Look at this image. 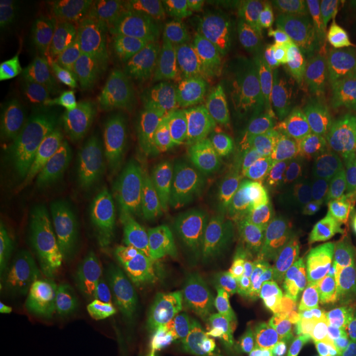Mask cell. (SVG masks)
I'll use <instances>...</instances> for the list:
<instances>
[{
  "label": "cell",
  "instance_id": "20",
  "mask_svg": "<svg viewBox=\"0 0 356 356\" xmlns=\"http://www.w3.org/2000/svg\"><path fill=\"white\" fill-rule=\"evenodd\" d=\"M144 302L139 289L128 281L124 289L83 341L73 356H120L139 329Z\"/></svg>",
  "mask_w": 356,
  "mask_h": 356
},
{
  "label": "cell",
  "instance_id": "30",
  "mask_svg": "<svg viewBox=\"0 0 356 356\" xmlns=\"http://www.w3.org/2000/svg\"><path fill=\"white\" fill-rule=\"evenodd\" d=\"M289 343L270 321H260L251 331L238 356H288Z\"/></svg>",
  "mask_w": 356,
  "mask_h": 356
},
{
  "label": "cell",
  "instance_id": "13",
  "mask_svg": "<svg viewBox=\"0 0 356 356\" xmlns=\"http://www.w3.org/2000/svg\"><path fill=\"white\" fill-rule=\"evenodd\" d=\"M47 157L91 173L104 188H113L118 172L94 116L70 115L64 124L45 141Z\"/></svg>",
  "mask_w": 356,
  "mask_h": 356
},
{
  "label": "cell",
  "instance_id": "7",
  "mask_svg": "<svg viewBox=\"0 0 356 356\" xmlns=\"http://www.w3.org/2000/svg\"><path fill=\"white\" fill-rule=\"evenodd\" d=\"M209 312L200 277L182 272L157 305V356H202L210 338Z\"/></svg>",
  "mask_w": 356,
  "mask_h": 356
},
{
  "label": "cell",
  "instance_id": "12",
  "mask_svg": "<svg viewBox=\"0 0 356 356\" xmlns=\"http://www.w3.org/2000/svg\"><path fill=\"white\" fill-rule=\"evenodd\" d=\"M184 0H114L101 4L108 38L156 49L177 26Z\"/></svg>",
  "mask_w": 356,
  "mask_h": 356
},
{
  "label": "cell",
  "instance_id": "31",
  "mask_svg": "<svg viewBox=\"0 0 356 356\" xmlns=\"http://www.w3.org/2000/svg\"><path fill=\"white\" fill-rule=\"evenodd\" d=\"M326 76L348 92L356 91V38H347L331 48L326 61Z\"/></svg>",
  "mask_w": 356,
  "mask_h": 356
},
{
  "label": "cell",
  "instance_id": "9",
  "mask_svg": "<svg viewBox=\"0 0 356 356\" xmlns=\"http://www.w3.org/2000/svg\"><path fill=\"white\" fill-rule=\"evenodd\" d=\"M289 216L306 218L332 229L356 218L353 172L337 163L316 166L284 189Z\"/></svg>",
  "mask_w": 356,
  "mask_h": 356
},
{
  "label": "cell",
  "instance_id": "17",
  "mask_svg": "<svg viewBox=\"0 0 356 356\" xmlns=\"http://www.w3.org/2000/svg\"><path fill=\"white\" fill-rule=\"evenodd\" d=\"M209 138L191 116L164 108L149 128L145 144L152 152L163 177H185Z\"/></svg>",
  "mask_w": 356,
  "mask_h": 356
},
{
  "label": "cell",
  "instance_id": "16",
  "mask_svg": "<svg viewBox=\"0 0 356 356\" xmlns=\"http://www.w3.org/2000/svg\"><path fill=\"white\" fill-rule=\"evenodd\" d=\"M252 4L239 0L186 1L175 33L218 54L254 24Z\"/></svg>",
  "mask_w": 356,
  "mask_h": 356
},
{
  "label": "cell",
  "instance_id": "33",
  "mask_svg": "<svg viewBox=\"0 0 356 356\" xmlns=\"http://www.w3.org/2000/svg\"><path fill=\"white\" fill-rule=\"evenodd\" d=\"M334 238L346 285L356 292V218L334 229Z\"/></svg>",
  "mask_w": 356,
  "mask_h": 356
},
{
  "label": "cell",
  "instance_id": "22",
  "mask_svg": "<svg viewBox=\"0 0 356 356\" xmlns=\"http://www.w3.org/2000/svg\"><path fill=\"white\" fill-rule=\"evenodd\" d=\"M251 4L254 22L297 32L312 42L331 36L332 26L325 1L260 0Z\"/></svg>",
  "mask_w": 356,
  "mask_h": 356
},
{
  "label": "cell",
  "instance_id": "1",
  "mask_svg": "<svg viewBox=\"0 0 356 356\" xmlns=\"http://www.w3.org/2000/svg\"><path fill=\"white\" fill-rule=\"evenodd\" d=\"M115 247L114 226L98 219H81L54 238L17 297L28 335L41 355H51L78 293L114 256Z\"/></svg>",
  "mask_w": 356,
  "mask_h": 356
},
{
  "label": "cell",
  "instance_id": "23",
  "mask_svg": "<svg viewBox=\"0 0 356 356\" xmlns=\"http://www.w3.org/2000/svg\"><path fill=\"white\" fill-rule=\"evenodd\" d=\"M44 184L49 197L66 209H89L99 198L102 185L91 173L47 157Z\"/></svg>",
  "mask_w": 356,
  "mask_h": 356
},
{
  "label": "cell",
  "instance_id": "28",
  "mask_svg": "<svg viewBox=\"0 0 356 356\" xmlns=\"http://www.w3.org/2000/svg\"><path fill=\"white\" fill-rule=\"evenodd\" d=\"M38 122V108L0 128V161H13L45 145Z\"/></svg>",
  "mask_w": 356,
  "mask_h": 356
},
{
  "label": "cell",
  "instance_id": "3",
  "mask_svg": "<svg viewBox=\"0 0 356 356\" xmlns=\"http://www.w3.org/2000/svg\"><path fill=\"white\" fill-rule=\"evenodd\" d=\"M153 51L154 76L164 106L191 116L211 140L218 120L214 51L175 32Z\"/></svg>",
  "mask_w": 356,
  "mask_h": 356
},
{
  "label": "cell",
  "instance_id": "8",
  "mask_svg": "<svg viewBox=\"0 0 356 356\" xmlns=\"http://www.w3.org/2000/svg\"><path fill=\"white\" fill-rule=\"evenodd\" d=\"M322 92L317 82L298 85L254 123L247 144L257 156L280 164L306 154Z\"/></svg>",
  "mask_w": 356,
  "mask_h": 356
},
{
  "label": "cell",
  "instance_id": "34",
  "mask_svg": "<svg viewBox=\"0 0 356 356\" xmlns=\"http://www.w3.org/2000/svg\"><path fill=\"white\" fill-rule=\"evenodd\" d=\"M325 4L331 26L350 38H356V0H329Z\"/></svg>",
  "mask_w": 356,
  "mask_h": 356
},
{
  "label": "cell",
  "instance_id": "11",
  "mask_svg": "<svg viewBox=\"0 0 356 356\" xmlns=\"http://www.w3.org/2000/svg\"><path fill=\"white\" fill-rule=\"evenodd\" d=\"M49 216L38 200L26 197L10 209L1 235V270L8 279L29 280L51 248Z\"/></svg>",
  "mask_w": 356,
  "mask_h": 356
},
{
  "label": "cell",
  "instance_id": "18",
  "mask_svg": "<svg viewBox=\"0 0 356 356\" xmlns=\"http://www.w3.org/2000/svg\"><path fill=\"white\" fill-rule=\"evenodd\" d=\"M110 58L107 35L81 33L72 38L64 54L67 88L86 114L102 115L101 94Z\"/></svg>",
  "mask_w": 356,
  "mask_h": 356
},
{
  "label": "cell",
  "instance_id": "10",
  "mask_svg": "<svg viewBox=\"0 0 356 356\" xmlns=\"http://www.w3.org/2000/svg\"><path fill=\"white\" fill-rule=\"evenodd\" d=\"M332 227L317 220L289 216L275 247L276 281L282 301L293 312L309 310L307 272L321 243Z\"/></svg>",
  "mask_w": 356,
  "mask_h": 356
},
{
  "label": "cell",
  "instance_id": "37",
  "mask_svg": "<svg viewBox=\"0 0 356 356\" xmlns=\"http://www.w3.org/2000/svg\"><path fill=\"white\" fill-rule=\"evenodd\" d=\"M288 356H302V354L293 344H289V347H288Z\"/></svg>",
  "mask_w": 356,
  "mask_h": 356
},
{
  "label": "cell",
  "instance_id": "25",
  "mask_svg": "<svg viewBox=\"0 0 356 356\" xmlns=\"http://www.w3.org/2000/svg\"><path fill=\"white\" fill-rule=\"evenodd\" d=\"M165 108L156 76L108 120L122 134L145 144L149 128Z\"/></svg>",
  "mask_w": 356,
  "mask_h": 356
},
{
  "label": "cell",
  "instance_id": "5",
  "mask_svg": "<svg viewBox=\"0 0 356 356\" xmlns=\"http://www.w3.org/2000/svg\"><path fill=\"white\" fill-rule=\"evenodd\" d=\"M227 70H248L298 85L316 83L319 60L313 42L297 32L254 22L216 56Z\"/></svg>",
  "mask_w": 356,
  "mask_h": 356
},
{
  "label": "cell",
  "instance_id": "15",
  "mask_svg": "<svg viewBox=\"0 0 356 356\" xmlns=\"http://www.w3.org/2000/svg\"><path fill=\"white\" fill-rule=\"evenodd\" d=\"M355 159L356 131L350 92L326 76L306 161L332 163Z\"/></svg>",
  "mask_w": 356,
  "mask_h": 356
},
{
  "label": "cell",
  "instance_id": "6",
  "mask_svg": "<svg viewBox=\"0 0 356 356\" xmlns=\"http://www.w3.org/2000/svg\"><path fill=\"white\" fill-rule=\"evenodd\" d=\"M191 229V209L179 201L161 202L149 218L128 225L124 234L128 260L141 280L156 282L169 275Z\"/></svg>",
  "mask_w": 356,
  "mask_h": 356
},
{
  "label": "cell",
  "instance_id": "32",
  "mask_svg": "<svg viewBox=\"0 0 356 356\" xmlns=\"http://www.w3.org/2000/svg\"><path fill=\"white\" fill-rule=\"evenodd\" d=\"M347 331L339 322L329 321L312 331L302 356H346Z\"/></svg>",
  "mask_w": 356,
  "mask_h": 356
},
{
  "label": "cell",
  "instance_id": "2",
  "mask_svg": "<svg viewBox=\"0 0 356 356\" xmlns=\"http://www.w3.org/2000/svg\"><path fill=\"white\" fill-rule=\"evenodd\" d=\"M269 201V184L259 156L244 141H225L195 193L198 216L209 222L229 218L261 220Z\"/></svg>",
  "mask_w": 356,
  "mask_h": 356
},
{
  "label": "cell",
  "instance_id": "21",
  "mask_svg": "<svg viewBox=\"0 0 356 356\" xmlns=\"http://www.w3.org/2000/svg\"><path fill=\"white\" fill-rule=\"evenodd\" d=\"M298 86L286 79L248 70H227L225 95L231 111L248 127Z\"/></svg>",
  "mask_w": 356,
  "mask_h": 356
},
{
  "label": "cell",
  "instance_id": "26",
  "mask_svg": "<svg viewBox=\"0 0 356 356\" xmlns=\"http://www.w3.org/2000/svg\"><path fill=\"white\" fill-rule=\"evenodd\" d=\"M36 4L28 0L0 1V53L10 57L22 51L32 38L36 23Z\"/></svg>",
  "mask_w": 356,
  "mask_h": 356
},
{
  "label": "cell",
  "instance_id": "27",
  "mask_svg": "<svg viewBox=\"0 0 356 356\" xmlns=\"http://www.w3.org/2000/svg\"><path fill=\"white\" fill-rule=\"evenodd\" d=\"M95 120L101 129L104 144L115 161L143 177L152 176L156 161L147 144L122 134L103 115L97 116Z\"/></svg>",
  "mask_w": 356,
  "mask_h": 356
},
{
  "label": "cell",
  "instance_id": "29",
  "mask_svg": "<svg viewBox=\"0 0 356 356\" xmlns=\"http://www.w3.org/2000/svg\"><path fill=\"white\" fill-rule=\"evenodd\" d=\"M154 210L149 184L144 179L128 182L111 197H99L88 209L90 213L122 211L132 220H144L152 216Z\"/></svg>",
  "mask_w": 356,
  "mask_h": 356
},
{
  "label": "cell",
  "instance_id": "4",
  "mask_svg": "<svg viewBox=\"0 0 356 356\" xmlns=\"http://www.w3.org/2000/svg\"><path fill=\"white\" fill-rule=\"evenodd\" d=\"M252 288V241L241 227L226 229L211 244L207 260L209 310L223 343L241 334Z\"/></svg>",
  "mask_w": 356,
  "mask_h": 356
},
{
  "label": "cell",
  "instance_id": "14",
  "mask_svg": "<svg viewBox=\"0 0 356 356\" xmlns=\"http://www.w3.org/2000/svg\"><path fill=\"white\" fill-rule=\"evenodd\" d=\"M127 282L126 268L116 256L97 269L78 293L51 356L73 355L78 344L114 304Z\"/></svg>",
  "mask_w": 356,
  "mask_h": 356
},
{
  "label": "cell",
  "instance_id": "36",
  "mask_svg": "<svg viewBox=\"0 0 356 356\" xmlns=\"http://www.w3.org/2000/svg\"><path fill=\"white\" fill-rule=\"evenodd\" d=\"M350 97H351V104H353V114H354V123H355L356 131V91L350 92Z\"/></svg>",
  "mask_w": 356,
  "mask_h": 356
},
{
  "label": "cell",
  "instance_id": "24",
  "mask_svg": "<svg viewBox=\"0 0 356 356\" xmlns=\"http://www.w3.org/2000/svg\"><path fill=\"white\" fill-rule=\"evenodd\" d=\"M348 292L337 254L332 229L321 243L307 272L309 310L332 304Z\"/></svg>",
  "mask_w": 356,
  "mask_h": 356
},
{
  "label": "cell",
  "instance_id": "19",
  "mask_svg": "<svg viewBox=\"0 0 356 356\" xmlns=\"http://www.w3.org/2000/svg\"><path fill=\"white\" fill-rule=\"evenodd\" d=\"M154 76V51L139 44L110 38V58L101 94V111L113 115Z\"/></svg>",
  "mask_w": 356,
  "mask_h": 356
},
{
  "label": "cell",
  "instance_id": "35",
  "mask_svg": "<svg viewBox=\"0 0 356 356\" xmlns=\"http://www.w3.org/2000/svg\"><path fill=\"white\" fill-rule=\"evenodd\" d=\"M346 356H356V321H354L347 330V351Z\"/></svg>",
  "mask_w": 356,
  "mask_h": 356
},
{
  "label": "cell",
  "instance_id": "38",
  "mask_svg": "<svg viewBox=\"0 0 356 356\" xmlns=\"http://www.w3.org/2000/svg\"><path fill=\"white\" fill-rule=\"evenodd\" d=\"M353 193H354V204L356 209V169L353 172Z\"/></svg>",
  "mask_w": 356,
  "mask_h": 356
}]
</instances>
